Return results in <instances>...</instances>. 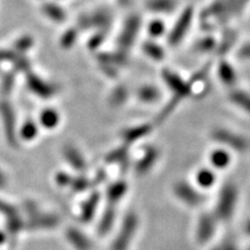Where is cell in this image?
<instances>
[{
  "label": "cell",
  "mask_w": 250,
  "mask_h": 250,
  "mask_svg": "<svg viewBox=\"0 0 250 250\" xmlns=\"http://www.w3.org/2000/svg\"><path fill=\"white\" fill-rule=\"evenodd\" d=\"M104 35H105V31L100 30V33H98L94 37H92L91 40H90V43H89L91 48H97V47L104 42Z\"/></svg>",
  "instance_id": "cell-38"
},
{
  "label": "cell",
  "mask_w": 250,
  "mask_h": 250,
  "mask_svg": "<svg viewBox=\"0 0 250 250\" xmlns=\"http://www.w3.org/2000/svg\"><path fill=\"white\" fill-rule=\"evenodd\" d=\"M214 250H221V248H216V249H214Z\"/></svg>",
  "instance_id": "cell-50"
},
{
  "label": "cell",
  "mask_w": 250,
  "mask_h": 250,
  "mask_svg": "<svg viewBox=\"0 0 250 250\" xmlns=\"http://www.w3.org/2000/svg\"><path fill=\"white\" fill-rule=\"evenodd\" d=\"M125 155H126V149H125V147H121V148H119V149H117L116 151H113L112 153H109V155L107 156V161L111 163L119 162L120 160H123Z\"/></svg>",
  "instance_id": "cell-36"
},
{
  "label": "cell",
  "mask_w": 250,
  "mask_h": 250,
  "mask_svg": "<svg viewBox=\"0 0 250 250\" xmlns=\"http://www.w3.org/2000/svg\"><path fill=\"white\" fill-rule=\"evenodd\" d=\"M87 186H88V182L83 178H80V179H77V181H76V184H74V189L83 190V189H85Z\"/></svg>",
  "instance_id": "cell-44"
},
{
  "label": "cell",
  "mask_w": 250,
  "mask_h": 250,
  "mask_svg": "<svg viewBox=\"0 0 250 250\" xmlns=\"http://www.w3.org/2000/svg\"><path fill=\"white\" fill-rule=\"evenodd\" d=\"M114 219H115V213L113 210L112 209L106 210L99 223V231L103 234H104L107 230L111 229L114 223Z\"/></svg>",
  "instance_id": "cell-31"
},
{
  "label": "cell",
  "mask_w": 250,
  "mask_h": 250,
  "mask_svg": "<svg viewBox=\"0 0 250 250\" xmlns=\"http://www.w3.org/2000/svg\"><path fill=\"white\" fill-rule=\"evenodd\" d=\"M158 158H159V151L156 150L155 148L150 147L149 149H147L143 155V158H141V160L137 164L138 173L144 174L146 172L149 171L153 167L156 161H158Z\"/></svg>",
  "instance_id": "cell-14"
},
{
  "label": "cell",
  "mask_w": 250,
  "mask_h": 250,
  "mask_svg": "<svg viewBox=\"0 0 250 250\" xmlns=\"http://www.w3.org/2000/svg\"><path fill=\"white\" fill-rule=\"evenodd\" d=\"M218 40L213 36L202 37L196 41L194 45V50L199 53H209L217 51Z\"/></svg>",
  "instance_id": "cell-19"
},
{
  "label": "cell",
  "mask_w": 250,
  "mask_h": 250,
  "mask_svg": "<svg viewBox=\"0 0 250 250\" xmlns=\"http://www.w3.org/2000/svg\"><path fill=\"white\" fill-rule=\"evenodd\" d=\"M238 200L237 188L228 184L222 188L216 205V218L228 221L232 217Z\"/></svg>",
  "instance_id": "cell-3"
},
{
  "label": "cell",
  "mask_w": 250,
  "mask_h": 250,
  "mask_svg": "<svg viewBox=\"0 0 250 250\" xmlns=\"http://www.w3.org/2000/svg\"><path fill=\"white\" fill-rule=\"evenodd\" d=\"M161 93L154 85L146 84L138 90V97L145 104H153L160 98Z\"/></svg>",
  "instance_id": "cell-21"
},
{
  "label": "cell",
  "mask_w": 250,
  "mask_h": 250,
  "mask_svg": "<svg viewBox=\"0 0 250 250\" xmlns=\"http://www.w3.org/2000/svg\"><path fill=\"white\" fill-rule=\"evenodd\" d=\"M141 28V18L139 15H130L125 20L118 38L119 50L127 53L135 44Z\"/></svg>",
  "instance_id": "cell-4"
},
{
  "label": "cell",
  "mask_w": 250,
  "mask_h": 250,
  "mask_svg": "<svg viewBox=\"0 0 250 250\" xmlns=\"http://www.w3.org/2000/svg\"><path fill=\"white\" fill-rule=\"evenodd\" d=\"M143 52L155 62H162L166 57L165 49L155 41H146L143 44Z\"/></svg>",
  "instance_id": "cell-16"
},
{
  "label": "cell",
  "mask_w": 250,
  "mask_h": 250,
  "mask_svg": "<svg viewBox=\"0 0 250 250\" xmlns=\"http://www.w3.org/2000/svg\"><path fill=\"white\" fill-rule=\"evenodd\" d=\"M43 12L47 17L56 22H62L66 18L65 12L62 10V7L54 3H46L43 6Z\"/></svg>",
  "instance_id": "cell-24"
},
{
  "label": "cell",
  "mask_w": 250,
  "mask_h": 250,
  "mask_svg": "<svg viewBox=\"0 0 250 250\" xmlns=\"http://www.w3.org/2000/svg\"><path fill=\"white\" fill-rule=\"evenodd\" d=\"M163 81L165 82L167 87L174 94L173 100L178 103L179 100L187 97L191 93V84L187 83L184 78L174 71L165 69L162 72Z\"/></svg>",
  "instance_id": "cell-6"
},
{
  "label": "cell",
  "mask_w": 250,
  "mask_h": 250,
  "mask_svg": "<svg viewBox=\"0 0 250 250\" xmlns=\"http://www.w3.org/2000/svg\"><path fill=\"white\" fill-rule=\"evenodd\" d=\"M175 196L189 207H197L203 202V196L194 187L186 182H178L174 185Z\"/></svg>",
  "instance_id": "cell-8"
},
{
  "label": "cell",
  "mask_w": 250,
  "mask_h": 250,
  "mask_svg": "<svg viewBox=\"0 0 250 250\" xmlns=\"http://www.w3.org/2000/svg\"><path fill=\"white\" fill-rule=\"evenodd\" d=\"M126 193V184L122 182L116 183L108 188L107 190V199L109 201L117 202L119 201Z\"/></svg>",
  "instance_id": "cell-26"
},
{
  "label": "cell",
  "mask_w": 250,
  "mask_h": 250,
  "mask_svg": "<svg viewBox=\"0 0 250 250\" xmlns=\"http://www.w3.org/2000/svg\"><path fill=\"white\" fill-rule=\"evenodd\" d=\"M0 113H1V116H2V121L4 124V129L6 132L7 139H9L10 143L14 144L16 140V134H15L16 119H15L13 108L10 104H2L0 105Z\"/></svg>",
  "instance_id": "cell-11"
},
{
  "label": "cell",
  "mask_w": 250,
  "mask_h": 250,
  "mask_svg": "<svg viewBox=\"0 0 250 250\" xmlns=\"http://www.w3.org/2000/svg\"><path fill=\"white\" fill-rule=\"evenodd\" d=\"M238 57L241 60L250 61V42H247L242 45L238 50Z\"/></svg>",
  "instance_id": "cell-37"
},
{
  "label": "cell",
  "mask_w": 250,
  "mask_h": 250,
  "mask_svg": "<svg viewBox=\"0 0 250 250\" xmlns=\"http://www.w3.org/2000/svg\"><path fill=\"white\" fill-rule=\"evenodd\" d=\"M217 73L219 80L222 82L223 84L228 85V87H233L237 83L238 75L236 70H234L232 65L229 64L228 61L222 60L219 62Z\"/></svg>",
  "instance_id": "cell-13"
},
{
  "label": "cell",
  "mask_w": 250,
  "mask_h": 250,
  "mask_svg": "<svg viewBox=\"0 0 250 250\" xmlns=\"http://www.w3.org/2000/svg\"><path fill=\"white\" fill-rule=\"evenodd\" d=\"M78 25H80L83 29H88V28L92 27L90 16H83V17H81L80 20H78Z\"/></svg>",
  "instance_id": "cell-43"
},
{
  "label": "cell",
  "mask_w": 250,
  "mask_h": 250,
  "mask_svg": "<svg viewBox=\"0 0 250 250\" xmlns=\"http://www.w3.org/2000/svg\"><path fill=\"white\" fill-rule=\"evenodd\" d=\"M221 250H238L234 246V244H232L231 242H225L224 245L221 247Z\"/></svg>",
  "instance_id": "cell-45"
},
{
  "label": "cell",
  "mask_w": 250,
  "mask_h": 250,
  "mask_svg": "<svg viewBox=\"0 0 250 250\" xmlns=\"http://www.w3.org/2000/svg\"><path fill=\"white\" fill-rule=\"evenodd\" d=\"M210 163L217 169H224L229 165L230 155L228 151L222 149L215 150L210 154Z\"/></svg>",
  "instance_id": "cell-23"
},
{
  "label": "cell",
  "mask_w": 250,
  "mask_h": 250,
  "mask_svg": "<svg viewBox=\"0 0 250 250\" xmlns=\"http://www.w3.org/2000/svg\"><path fill=\"white\" fill-rule=\"evenodd\" d=\"M245 230H246V232H247V234H249L250 236V220L247 222V224H246V228H245Z\"/></svg>",
  "instance_id": "cell-48"
},
{
  "label": "cell",
  "mask_w": 250,
  "mask_h": 250,
  "mask_svg": "<svg viewBox=\"0 0 250 250\" xmlns=\"http://www.w3.org/2000/svg\"><path fill=\"white\" fill-rule=\"evenodd\" d=\"M31 45H33V40H31V38L23 37L15 44V51L16 52L26 51L27 49L30 48Z\"/></svg>",
  "instance_id": "cell-34"
},
{
  "label": "cell",
  "mask_w": 250,
  "mask_h": 250,
  "mask_svg": "<svg viewBox=\"0 0 250 250\" xmlns=\"http://www.w3.org/2000/svg\"><path fill=\"white\" fill-rule=\"evenodd\" d=\"M0 212H2L5 215H9V217L16 215L15 208L13 207H11L10 205H7L6 202H3L1 200H0Z\"/></svg>",
  "instance_id": "cell-40"
},
{
  "label": "cell",
  "mask_w": 250,
  "mask_h": 250,
  "mask_svg": "<svg viewBox=\"0 0 250 250\" xmlns=\"http://www.w3.org/2000/svg\"><path fill=\"white\" fill-rule=\"evenodd\" d=\"M58 223V219L52 216H44V217H34L31 221V228L39 229H50Z\"/></svg>",
  "instance_id": "cell-29"
},
{
  "label": "cell",
  "mask_w": 250,
  "mask_h": 250,
  "mask_svg": "<svg viewBox=\"0 0 250 250\" xmlns=\"http://www.w3.org/2000/svg\"><path fill=\"white\" fill-rule=\"evenodd\" d=\"M18 58L17 52L7 51V50H0V62L2 61H15Z\"/></svg>",
  "instance_id": "cell-39"
},
{
  "label": "cell",
  "mask_w": 250,
  "mask_h": 250,
  "mask_svg": "<svg viewBox=\"0 0 250 250\" xmlns=\"http://www.w3.org/2000/svg\"><path fill=\"white\" fill-rule=\"evenodd\" d=\"M76 38V30L69 29L67 33H65V35L62 37V45L64 47H71L75 43Z\"/></svg>",
  "instance_id": "cell-35"
},
{
  "label": "cell",
  "mask_w": 250,
  "mask_h": 250,
  "mask_svg": "<svg viewBox=\"0 0 250 250\" xmlns=\"http://www.w3.org/2000/svg\"><path fill=\"white\" fill-rule=\"evenodd\" d=\"M151 131V126L149 125H141V126L131 127L124 131L123 139L126 143H135L137 140L146 137Z\"/></svg>",
  "instance_id": "cell-20"
},
{
  "label": "cell",
  "mask_w": 250,
  "mask_h": 250,
  "mask_svg": "<svg viewBox=\"0 0 250 250\" xmlns=\"http://www.w3.org/2000/svg\"><path fill=\"white\" fill-rule=\"evenodd\" d=\"M27 84L31 91L41 97H51L54 94V88L52 85L48 84L35 74H29L27 76Z\"/></svg>",
  "instance_id": "cell-12"
},
{
  "label": "cell",
  "mask_w": 250,
  "mask_h": 250,
  "mask_svg": "<svg viewBox=\"0 0 250 250\" xmlns=\"http://www.w3.org/2000/svg\"><path fill=\"white\" fill-rule=\"evenodd\" d=\"M195 18V11L193 6H186L179 13L176 21L174 22L167 33V42L171 47H177L185 40V38L189 34Z\"/></svg>",
  "instance_id": "cell-2"
},
{
  "label": "cell",
  "mask_w": 250,
  "mask_h": 250,
  "mask_svg": "<svg viewBox=\"0 0 250 250\" xmlns=\"http://www.w3.org/2000/svg\"><path fill=\"white\" fill-rule=\"evenodd\" d=\"M147 31L152 39H160L167 35L168 28L166 26V23L162 19H153L148 23L147 25Z\"/></svg>",
  "instance_id": "cell-22"
},
{
  "label": "cell",
  "mask_w": 250,
  "mask_h": 250,
  "mask_svg": "<svg viewBox=\"0 0 250 250\" xmlns=\"http://www.w3.org/2000/svg\"><path fill=\"white\" fill-rule=\"evenodd\" d=\"M98 205V195L95 194L84 203L83 207V212H82V219L84 221H89L90 219L93 217L94 213H95L96 208Z\"/></svg>",
  "instance_id": "cell-28"
},
{
  "label": "cell",
  "mask_w": 250,
  "mask_h": 250,
  "mask_svg": "<svg viewBox=\"0 0 250 250\" xmlns=\"http://www.w3.org/2000/svg\"><path fill=\"white\" fill-rule=\"evenodd\" d=\"M67 238L77 250H90L91 243L87 237L77 229H69L67 232Z\"/></svg>",
  "instance_id": "cell-17"
},
{
  "label": "cell",
  "mask_w": 250,
  "mask_h": 250,
  "mask_svg": "<svg viewBox=\"0 0 250 250\" xmlns=\"http://www.w3.org/2000/svg\"><path fill=\"white\" fill-rule=\"evenodd\" d=\"M248 250H250V248H249V249H248Z\"/></svg>",
  "instance_id": "cell-51"
},
{
  "label": "cell",
  "mask_w": 250,
  "mask_h": 250,
  "mask_svg": "<svg viewBox=\"0 0 250 250\" xmlns=\"http://www.w3.org/2000/svg\"><path fill=\"white\" fill-rule=\"evenodd\" d=\"M178 7L177 0H147L146 9L154 14L169 15Z\"/></svg>",
  "instance_id": "cell-10"
},
{
  "label": "cell",
  "mask_w": 250,
  "mask_h": 250,
  "mask_svg": "<svg viewBox=\"0 0 250 250\" xmlns=\"http://www.w3.org/2000/svg\"><path fill=\"white\" fill-rule=\"evenodd\" d=\"M3 240H4V234L0 232V243H2Z\"/></svg>",
  "instance_id": "cell-49"
},
{
  "label": "cell",
  "mask_w": 250,
  "mask_h": 250,
  "mask_svg": "<svg viewBox=\"0 0 250 250\" xmlns=\"http://www.w3.org/2000/svg\"><path fill=\"white\" fill-rule=\"evenodd\" d=\"M196 181L202 188H210L216 182V176L210 170L202 169L197 173Z\"/></svg>",
  "instance_id": "cell-27"
},
{
  "label": "cell",
  "mask_w": 250,
  "mask_h": 250,
  "mask_svg": "<svg viewBox=\"0 0 250 250\" xmlns=\"http://www.w3.org/2000/svg\"><path fill=\"white\" fill-rule=\"evenodd\" d=\"M118 1L122 4V5H127L131 2V0H118Z\"/></svg>",
  "instance_id": "cell-47"
},
{
  "label": "cell",
  "mask_w": 250,
  "mask_h": 250,
  "mask_svg": "<svg viewBox=\"0 0 250 250\" xmlns=\"http://www.w3.org/2000/svg\"><path fill=\"white\" fill-rule=\"evenodd\" d=\"M92 26L98 27L101 31H106L112 25V16L106 11H98L90 16Z\"/></svg>",
  "instance_id": "cell-18"
},
{
  "label": "cell",
  "mask_w": 250,
  "mask_h": 250,
  "mask_svg": "<svg viewBox=\"0 0 250 250\" xmlns=\"http://www.w3.org/2000/svg\"><path fill=\"white\" fill-rule=\"evenodd\" d=\"M213 138L217 142L232 148V149L239 152L246 151L249 148V142L247 139L224 128H218L214 130Z\"/></svg>",
  "instance_id": "cell-7"
},
{
  "label": "cell",
  "mask_w": 250,
  "mask_h": 250,
  "mask_svg": "<svg viewBox=\"0 0 250 250\" xmlns=\"http://www.w3.org/2000/svg\"><path fill=\"white\" fill-rule=\"evenodd\" d=\"M216 221L217 218L208 214H203L199 218L196 229V239L198 243L206 244L208 243V241L213 238L217 228Z\"/></svg>",
  "instance_id": "cell-9"
},
{
  "label": "cell",
  "mask_w": 250,
  "mask_h": 250,
  "mask_svg": "<svg viewBox=\"0 0 250 250\" xmlns=\"http://www.w3.org/2000/svg\"><path fill=\"white\" fill-rule=\"evenodd\" d=\"M14 84V76L12 74H9L7 76H5V78L3 80L2 83V91L4 92H9Z\"/></svg>",
  "instance_id": "cell-42"
},
{
  "label": "cell",
  "mask_w": 250,
  "mask_h": 250,
  "mask_svg": "<svg viewBox=\"0 0 250 250\" xmlns=\"http://www.w3.org/2000/svg\"><path fill=\"white\" fill-rule=\"evenodd\" d=\"M59 120V115L53 109H47V111L43 112L41 115V123L47 128H52L57 126Z\"/></svg>",
  "instance_id": "cell-30"
},
{
  "label": "cell",
  "mask_w": 250,
  "mask_h": 250,
  "mask_svg": "<svg viewBox=\"0 0 250 250\" xmlns=\"http://www.w3.org/2000/svg\"><path fill=\"white\" fill-rule=\"evenodd\" d=\"M139 225L138 217L135 214H128L124 218L119 234L114 241L112 250H127L134 238Z\"/></svg>",
  "instance_id": "cell-5"
},
{
  "label": "cell",
  "mask_w": 250,
  "mask_h": 250,
  "mask_svg": "<svg viewBox=\"0 0 250 250\" xmlns=\"http://www.w3.org/2000/svg\"><path fill=\"white\" fill-rule=\"evenodd\" d=\"M126 98H127V89L121 85V87H118L113 92L111 101L114 104L118 105V104H123Z\"/></svg>",
  "instance_id": "cell-33"
},
{
  "label": "cell",
  "mask_w": 250,
  "mask_h": 250,
  "mask_svg": "<svg viewBox=\"0 0 250 250\" xmlns=\"http://www.w3.org/2000/svg\"><path fill=\"white\" fill-rule=\"evenodd\" d=\"M37 132H38V128L36 126V124L33 122H27L23 125L20 135L23 139L31 140L37 136Z\"/></svg>",
  "instance_id": "cell-32"
},
{
  "label": "cell",
  "mask_w": 250,
  "mask_h": 250,
  "mask_svg": "<svg viewBox=\"0 0 250 250\" xmlns=\"http://www.w3.org/2000/svg\"><path fill=\"white\" fill-rule=\"evenodd\" d=\"M65 154H66L67 160L73 166V168H75L77 170H83L84 169V167H85L84 161L83 159V156L81 155V153L78 152L75 149V148H73V147L66 148Z\"/></svg>",
  "instance_id": "cell-25"
},
{
  "label": "cell",
  "mask_w": 250,
  "mask_h": 250,
  "mask_svg": "<svg viewBox=\"0 0 250 250\" xmlns=\"http://www.w3.org/2000/svg\"><path fill=\"white\" fill-rule=\"evenodd\" d=\"M5 184V179H4V176L2 175L1 172H0V188L3 187Z\"/></svg>",
  "instance_id": "cell-46"
},
{
  "label": "cell",
  "mask_w": 250,
  "mask_h": 250,
  "mask_svg": "<svg viewBox=\"0 0 250 250\" xmlns=\"http://www.w3.org/2000/svg\"><path fill=\"white\" fill-rule=\"evenodd\" d=\"M229 100L246 113L250 114V94L246 91L234 89L229 93Z\"/></svg>",
  "instance_id": "cell-15"
},
{
  "label": "cell",
  "mask_w": 250,
  "mask_h": 250,
  "mask_svg": "<svg viewBox=\"0 0 250 250\" xmlns=\"http://www.w3.org/2000/svg\"><path fill=\"white\" fill-rule=\"evenodd\" d=\"M250 0H213L202 13V19L226 23L245 10Z\"/></svg>",
  "instance_id": "cell-1"
},
{
  "label": "cell",
  "mask_w": 250,
  "mask_h": 250,
  "mask_svg": "<svg viewBox=\"0 0 250 250\" xmlns=\"http://www.w3.org/2000/svg\"><path fill=\"white\" fill-rule=\"evenodd\" d=\"M14 62H15L16 66H17V69L21 70V71H25V70H27L29 67V62L25 59H22V58L18 57Z\"/></svg>",
  "instance_id": "cell-41"
}]
</instances>
